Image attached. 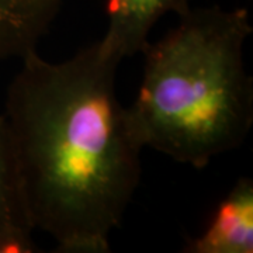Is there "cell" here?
<instances>
[{
  "instance_id": "277c9868",
  "label": "cell",
  "mask_w": 253,
  "mask_h": 253,
  "mask_svg": "<svg viewBox=\"0 0 253 253\" xmlns=\"http://www.w3.org/2000/svg\"><path fill=\"white\" fill-rule=\"evenodd\" d=\"M193 0H106L107 31L101 42L123 61L139 54L155 24L166 14H184Z\"/></svg>"
},
{
  "instance_id": "6da1fadb",
  "label": "cell",
  "mask_w": 253,
  "mask_h": 253,
  "mask_svg": "<svg viewBox=\"0 0 253 253\" xmlns=\"http://www.w3.org/2000/svg\"><path fill=\"white\" fill-rule=\"evenodd\" d=\"M120 62L101 40L61 62L31 51L7 89L28 215L58 252H110L139 183L144 148L116 93Z\"/></svg>"
},
{
  "instance_id": "3957f363",
  "label": "cell",
  "mask_w": 253,
  "mask_h": 253,
  "mask_svg": "<svg viewBox=\"0 0 253 253\" xmlns=\"http://www.w3.org/2000/svg\"><path fill=\"white\" fill-rule=\"evenodd\" d=\"M184 253L253 252V180L241 177L214 208L206 226L186 241Z\"/></svg>"
},
{
  "instance_id": "8992f818",
  "label": "cell",
  "mask_w": 253,
  "mask_h": 253,
  "mask_svg": "<svg viewBox=\"0 0 253 253\" xmlns=\"http://www.w3.org/2000/svg\"><path fill=\"white\" fill-rule=\"evenodd\" d=\"M65 0H0V62L37 51Z\"/></svg>"
},
{
  "instance_id": "7a4b0ae2",
  "label": "cell",
  "mask_w": 253,
  "mask_h": 253,
  "mask_svg": "<svg viewBox=\"0 0 253 253\" xmlns=\"http://www.w3.org/2000/svg\"><path fill=\"white\" fill-rule=\"evenodd\" d=\"M253 33L244 7H199L148 42L129 126L142 148L204 169L244 144L253 126V81L244 48Z\"/></svg>"
},
{
  "instance_id": "5b68a950",
  "label": "cell",
  "mask_w": 253,
  "mask_h": 253,
  "mask_svg": "<svg viewBox=\"0 0 253 253\" xmlns=\"http://www.w3.org/2000/svg\"><path fill=\"white\" fill-rule=\"evenodd\" d=\"M33 232L13 139L0 114V253L37 252Z\"/></svg>"
}]
</instances>
